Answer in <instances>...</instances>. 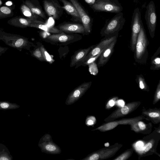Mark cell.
I'll return each instance as SVG.
<instances>
[{
  "label": "cell",
  "mask_w": 160,
  "mask_h": 160,
  "mask_svg": "<svg viewBox=\"0 0 160 160\" xmlns=\"http://www.w3.org/2000/svg\"><path fill=\"white\" fill-rule=\"evenodd\" d=\"M43 4L45 10L48 16L55 19H58L59 16V10L56 7V5L47 0H44Z\"/></svg>",
  "instance_id": "18"
},
{
  "label": "cell",
  "mask_w": 160,
  "mask_h": 160,
  "mask_svg": "<svg viewBox=\"0 0 160 160\" xmlns=\"http://www.w3.org/2000/svg\"><path fill=\"white\" fill-rule=\"evenodd\" d=\"M145 118L144 116H142L133 118L123 119L118 121L109 122L92 130H99L101 132H105L113 129L119 124H130Z\"/></svg>",
  "instance_id": "13"
},
{
  "label": "cell",
  "mask_w": 160,
  "mask_h": 160,
  "mask_svg": "<svg viewBox=\"0 0 160 160\" xmlns=\"http://www.w3.org/2000/svg\"><path fill=\"white\" fill-rule=\"evenodd\" d=\"M11 13V10L8 7L3 6L0 8V18L7 17Z\"/></svg>",
  "instance_id": "31"
},
{
  "label": "cell",
  "mask_w": 160,
  "mask_h": 160,
  "mask_svg": "<svg viewBox=\"0 0 160 160\" xmlns=\"http://www.w3.org/2000/svg\"><path fill=\"white\" fill-rule=\"evenodd\" d=\"M6 4L7 6H10L12 5V3L11 1H8L6 2Z\"/></svg>",
  "instance_id": "42"
},
{
  "label": "cell",
  "mask_w": 160,
  "mask_h": 160,
  "mask_svg": "<svg viewBox=\"0 0 160 160\" xmlns=\"http://www.w3.org/2000/svg\"><path fill=\"white\" fill-rule=\"evenodd\" d=\"M103 50L101 51L100 52H99L98 54L97 55H96L88 59H87L85 61L81 63L76 65L75 66V68H76L81 66H86L87 65H88L89 64L95 62L99 57L100 55H101V53L103 51Z\"/></svg>",
  "instance_id": "29"
},
{
  "label": "cell",
  "mask_w": 160,
  "mask_h": 160,
  "mask_svg": "<svg viewBox=\"0 0 160 160\" xmlns=\"http://www.w3.org/2000/svg\"><path fill=\"white\" fill-rule=\"evenodd\" d=\"M2 3L1 1L0 0V6L2 4Z\"/></svg>",
  "instance_id": "43"
},
{
  "label": "cell",
  "mask_w": 160,
  "mask_h": 160,
  "mask_svg": "<svg viewBox=\"0 0 160 160\" xmlns=\"http://www.w3.org/2000/svg\"><path fill=\"white\" fill-rule=\"evenodd\" d=\"M26 4L33 13L43 18H45V15L43 12L39 8L35 6L32 2L29 1H26Z\"/></svg>",
  "instance_id": "26"
},
{
  "label": "cell",
  "mask_w": 160,
  "mask_h": 160,
  "mask_svg": "<svg viewBox=\"0 0 160 160\" xmlns=\"http://www.w3.org/2000/svg\"><path fill=\"white\" fill-rule=\"evenodd\" d=\"M82 36L77 33H67L63 32L47 36L43 38L46 42L57 46H66L81 40Z\"/></svg>",
  "instance_id": "4"
},
{
  "label": "cell",
  "mask_w": 160,
  "mask_h": 160,
  "mask_svg": "<svg viewBox=\"0 0 160 160\" xmlns=\"http://www.w3.org/2000/svg\"><path fill=\"white\" fill-rule=\"evenodd\" d=\"M38 45H39L41 50L43 58L44 61L47 62L50 64L52 63L55 61L53 58V56L50 54L45 48L44 46L39 42Z\"/></svg>",
  "instance_id": "24"
},
{
  "label": "cell",
  "mask_w": 160,
  "mask_h": 160,
  "mask_svg": "<svg viewBox=\"0 0 160 160\" xmlns=\"http://www.w3.org/2000/svg\"><path fill=\"white\" fill-rule=\"evenodd\" d=\"M19 106L14 103L7 102H0V109L8 110L18 108Z\"/></svg>",
  "instance_id": "30"
},
{
  "label": "cell",
  "mask_w": 160,
  "mask_h": 160,
  "mask_svg": "<svg viewBox=\"0 0 160 160\" xmlns=\"http://www.w3.org/2000/svg\"><path fill=\"white\" fill-rule=\"evenodd\" d=\"M135 81L140 88L144 91H149V87L142 74L137 75Z\"/></svg>",
  "instance_id": "25"
},
{
  "label": "cell",
  "mask_w": 160,
  "mask_h": 160,
  "mask_svg": "<svg viewBox=\"0 0 160 160\" xmlns=\"http://www.w3.org/2000/svg\"><path fill=\"white\" fill-rule=\"evenodd\" d=\"M34 47L33 50L30 51L31 55L41 62H44L42 53L39 45Z\"/></svg>",
  "instance_id": "28"
},
{
  "label": "cell",
  "mask_w": 160,
  "mask_h": 160,
  "mask_svg": "<svg viewBox=\"0 0 160 160\" xmlns=\"http://www.w3.org/2000/svg\"><path fill=\"white\" fill-rule=\"evenodd\" d=\"M160 99V80L157 85V88L155 92L153 104L156 103Z\"/></svg>",
  "instance_id": "34"
},
{
  "label": "cell",
  "mask_w": 160,
  "mask_h": 160,
  "mask_svg": "<svg viewBox=\"0 0 160 160\" xmlns=\"http://www.w3.org/2000/svg\"><path fill=\"white\" fill-rule=\"evenodd\" d=\"M63 4L62 8L66 11L73 17L80 18L77 9L71 3L66 0H60Z\"/></svg>",
  "instance_id": "20"
},
{
  "label": "cell",
  "mask_w": 160,
  "mask_h": 160,
  "mask_svg": "<svg viewBox=\"0 0 160 160\" xmlns=\"http://www.w3.org/2000/svg\"><path fill=\"white\" fill-rule=\"evenodd\" d=\"M152 144L151 142L148 143L145 146L144 151L145 152H147L149 151L152 148Z\"/></svg>",
  "instance_id": "37"
},
{
  "label": "cell",
  "mask_w": 160,
  "mask_h": 160,
  "mask_svg": "<svg viewBox=\"0 0 160 160\" xmlns=\"http://www.w3.org/2000/svg\"><path fill=\"white\" fill-rule=\"evenodd\" d=\"M96 119L95 117L93 116H88L87 117L85 123L88 126H92L95 123Z\"/></svg>",
  "instance_id": "35"
},
{
  "label": "cell",
  "mask_w": 160,
  "mask_h": 160,
  "mask_svg": "<svg viewBox=\"0 0 160 160\" xmlns=\"http://www.w3.org/2000/svg\"><path fill=\"white\" fill-rule=\"evenodd\" d=\"M11 159L10 157L5 154L0 156V160H9Z\"/></svg>",
  "instance_id": "38"
},
{
  "label": "cell",
  "mask_w": 160,
  "mask_h": 160,
  "mask_svg": "<svg viewBox=\"0 0 160 160\" xmlns=\"http://www.w3.org/2000/svg\"><path fill=\"white\" fill-rule=\"evenodd\" d=\"M0 40L8 46L21 51L22 49L30 50L32 47L36 46L28 38L16 34L0 31Z\"/></svg>",
  "instance_id": "2"
},
{
  "label": "cell",
  "mask_w": 160,
  "mask_h": 160,
  "mask_svg": "<svg viewBox=\"0 0 160 160\" xmlns=\"http://www.w3.org/2000/svg\"><path fill=\"white\" fill-rule=\"evenodd\" d=\"M132 149L129 150H127L125 152L122 153L119 155L116 158L114 159L115 160H124L127 159L132 153Z\"/></svg>",
  "instance_id": "33"
},
{
  "label": "cell",
  "mask_w": 160,
  "mask_h": 160,
  "mask_svg": "<svg viewBox=\"0 0 160 160\" xmlns=\"http://www.w3.org/2000/svg\"><path fill=\"white\" fill-rule=\"evenodd\" d=\"M143 114L145 115L147 118H150V120L153 121V122L155 123H158L160 122V115L159 110H155L152 109L148 110L143 112Z\"/></svg>",
  "instance_id": "22"
},
{
  "label": "cell",
  "mask_w": 160,
  "mask_h": 160,
  "mask_svg": "<svg viewBox=\"0 0 160 160\" xmlns=\"http://www.w3.org/2000/svg\"><path fill=\"white\" fill-rule=\"evenodd\" d=\"M88 70L91 74L93 75H97L98 73V69L97 64L93 62L88 65Z\"/></svg>",
  "instance_id": "32"
},
{
  "label": "cell",
  "mask_w": 160,
  "mask_h": 160,
  "mask_svg": "<svg viewBox=\"0 0 160 160\" xmlns=\"http://www.w3.org/2000/svg\"><path fill=\"white\" fill-rule=\"evenodd\" d=\"M35 20H36L30 18H15L10 20L8 23L17 27L23 28L30 27L31 24Z\"/></svg>",
  "instance_id": "19"
},
{
  "label": "cell",
  "mask_w": 160,
  "mask_h": 160,
  "mask_svg": "<svg viewBox=\"0 0 160 160\" xmlns=\"http://www.w3.org/2000/svg\"><path fill=\"white\" fill-rule=\"evenodd\" d=\"M62 32L67 33H81L87 35L82 24L78 23H66L56 27Z\"/></svg>",
  "instance_id": "14"
},
{
  "label": "cell",
  "mask_w": 160,
  "mask_h": 160,
  "mask_svg": "<svg viewBox=\"0 0 160 160\" xmlns=\"http://www.w3.org/2000/svg\"><path fill=\"white\" fill-rule=\"evenodd\" d=\"M141 13L138 8L134 10L132 17L131 29V36L130 41V48L132 52H134L136 43L141 25L142 22L141 20Z\"/></svg>",
  "instance_id": "6"
},
{
  "label": "cell",
  "mask_w": 160,
  "mask_h": 160,
  "mask_svg": "<svg viewBox=\"0 0 160 160\" xmlns=\"http://www.w3.org/2000/svg\"><path fill=\"white\" fill-rule=\"evenodd\" d=\"M118 98L117 97H114L109 100L106 105V108H110L114 106L115 104V101Z\"/></svg>",
  "instance_id": "36"
},
{
  "label": "cell",
  "mask_w": 160,
  "mask_h": 160,
  "mask_svg": "<svg viewBox=\"0 0 160 160\" xmlns=\"http://www.w3.org/2000/svg\"><path fill=\"white\" fill-rule=\"evenodd\" d=\"M131 129L136 132H143L148 129V125L143 122L138 121L130 124Z\"/></svg>",
  "instance_id": "23"
},
{
  "label": "cell",
  "mask_w": 160,
  "mask_h": 160,
  "mask_svg": "<svg viewBox=\"0 0 160 160\" xmlns=\"http://www.w3.org/2000/svg\"><path fill=\"white\" fill-rule=\"evenodd\" d=\"M91 81L84 82L73 90L68 95L66 100V105H71L80 98L90 87Z\"/></svg>",
  "instance_id": "11"
},
{
  "label": "cell",
  "mask_w": 160,
  "mask_h": 160,
  "mask_svg": "<svg viewBox=\"0 0 160 160\" xmlns=\"http://www.w3.org/2000/svg\"><path fill=\"white\" fill-rule=\"evenodd\" d=\"M38 146L42 152L47 153L56 154H59L61 152L60 148L53 142L51 136L48 133L41 138Z\"/></svg>",
  "instance_id": "8"
},
{
  "label": "cell",
  "mask_w": 160,
  "mask_h": 160,
  "mask_svg": "<svg viewBox=\"0 0 160 160\" xmlns=\"http://www.w3.org/2000/svg\"><path fill=\"white\" fill-rule=\"evenodd\" d=\"M140 103V102H133L128 103L115 111L105 119L104 121L108 122L114 121L119 118L123 117L136 109Z\"/></svg>",
  "instance_id": "9"
},
{
  "label": "cell",
  "mask_w": 160,
  "mask_h": 160,
  "mask_svg": "<svg viewBox=\"0 0 160 160\" xmlns=\"http://www.w3.org/2000/svg\"><path fill=\"white\" fill-rule=\"evenodd\" d=\"M118 35V33H117L112 35L105 37L98 43L88 53L83 60L77 65L98 54L107 47L116 38H117Z\"/></svg>",
  "instance_id": "10"
},
{
  "label": "cell",
  "mask_w": 160,
  "mask_h": 160,
  "mask_svg": "<svg viewBox=\"0 0 160 160\" xmlns=\"http://www.w3.org/2000/svg\"><path fill=\"white\" fill-rule=\"evenodd\" d=\"M21 10L23 14L28 18L37 20L38 16L32 12L30 9L26 5H23L21 7Z\"/></svg>",
  "instance_id": "27"
},
{
  "label": "cell",
  "mask_w": 160,
  "mask_h": 160,
  "mask_svg": "<svg viewBox=\"0 0 160 160\" xmlns=\"http://www.w3.org/2000/svg\"><path fill=\"white\" fill-rule=\"evenodd\" d=\"M69 0L78 11L86 32L87 35H88L92 30V22L90 17L76 0Z\"/></svg>",
  "instance_id": "12"
},
{
  "label": "cell",
  "mask_w": 160,
  "mask_h": 160,
  "mask_svg": "<svg viewBox=\"0 0 160 160\" xmlns=\"http://www.w3.org/2000/svg\"><path fill=\"white\" fill-rule=\"evenodd\" d=\"M117 40V38H116L102 51L98 58L97 64L98 67H102L108 62L113 52Z\"/></svg>",
  "instance_id": "15"
},
{
  "label": "cell",
  "mask_w": 160,
  "mask_h": 160,
  "mask_svg": "<svg viewBox=\"0 0 160 160\" xmlns=\"http://www.w3.org/2000/svg\"><path fill=\"white\" fill-rule=\"evenodd\" d=\"M146 9L145 18L150 35L153 38L155 36L157 20L155 6L153 1L149 2Z\"/></svg>",
  "instance_id": "7"
},
{
  "label": "cell",
  "mask_w": 160,
  "mask_h": 160,
  "mask_svg": "<svg viewBox=\"0 0 160 160\" xmlns=\"http://www.w3.org/2000/svg\"><path fill=\"white\" fill-rule=\"evenodd\" d=\"M91 7L95 11L116 13L123 9L118 0H96Z\"/></svg>",
  "instance_id": "5"
},
{
  "label": "cell",
  "mask_w": 160,
  "mask_h": 160,
  "mask_svg": "<svg viewBox=\"0 0 160 160\" xmlns=\"http://www.w3.org/2000/svg\"><path fill=\"white\" fill-rule=\"evenodd\" d=\"M30 27L36 28L53 34H59L63 32L56 27L48 26L44 22L37 20L34 21Z\"/></svg>",
  "instance_id": "17"
},
{
  "label": "cell",
  "mask_w": 160,
  "mask_h": 160,
  "mask_svg": "<svg viewBox=\"0 0 160 160\" xmlns=\"http://www.w3.org/2000/svg\"><path fill=\"white\" fill-rule=\"evenodd\" d=\"M118 103L119 105L121 107L123 106L124 105V102L122 100H119L118 101Z\"/></svg>",
  "instance_id": "41"
},
{
  "label": "cell",
  "mask_w": 160,
  "mask_h": 160,
  "mask_svg": "<svg viewBox=\"0 0 160 160\" xmlns=\"http://www.w3.org/2000/svg\"><path fill=\"white\" fill-rule=\"evenodd\" d=\"M149 44V42L142 23L134 51V59L136 62L141 64L146 63L148 57V47Z\"/></svg>",
  "instance_id": "1"
},
{
  "label": "cell",
  "mask_w": 160,
  "mask_h": 160,
  "mask_svg": "<svg viewBox=\"0 0 160 160\" xmlns=\"http://www.w3.org/2000/svg\"><path fill=\"white\" fill-rule=\"evenodd\" d=\"M125 21L122 12L117 13L111 19L106 20L100 32L101 36L107 37L118 33L122 28Z\"/></svg>",
  "instance_id": "3"
},
{
  "label": "cell",
  "mask_w": 160,
  "mask_h": 160,
  "mask_svg": "<svg viewBox=\"0 0 160 160\" xmlns=\"http://www.w3.org/2000/svg\"><path fill=\"white\" fill-rule=\"evenodd\" d=\"M160 47L153 54L151 58V65L150 69L158 70L160 69Z\"/></svg>",
  "instance_id": "21"
},
{
  "label": "cell",
  "mask_w": 160,
  "mask_h": 160,
  "mask_svg": "<svg viewBox=\"0 0 160 160\" xmlns=\"http://www.w3.org/2000/svg\"><path fill=\"white\" fill-rule=\"evenodd\" d=\"M95 45L91 46L86 48L80 49L75 52L71 57L70 67H75L81 62Z\"/></svg>",
  "instance_id": "16"
},
{
  "label": "cell",
  "mask_w": 160,
  "mask_h": 160,
  "mask_svg": "<svg viewBox=\"0 0 160 160\" xmlns=\"http://www.w3.org/2000/svg\"><path fill=\"white\" fill-rule=\"evenodd\" d=\"M8 49L7 48L0 46V54L4 53Z\"/></svg>",
  "instance_id": "39"
},
{
  "label": "cell",
  "mask_w": 160,
  "mask_h": 160,
  "mask_svg": "<svg viewBox=\"0 0 160 160\" xmlns=\"http://www.w3.org/2000/svg\"><path fill=\"white\" fill-rule=\"evenodd\" d=\"M85 2L91 6L93 5L95 2L96 0H85Z\"/></svg>",
  "instance_id": "40"
}]
</instances>
